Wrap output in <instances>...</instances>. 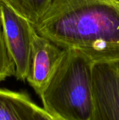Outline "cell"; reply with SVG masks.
Listing matches in <instances>:
<instances>
[{"label":"cell","mask_w":119,"mask_h":120,"mask_svg":"<svg viewBox=\"0 0 119 120\" xmlns=\"http://www.w3.org/2000/svg\"><path fill=\"white\" fill-rule=\"evenodd\" d=\"M15 71V65L8 53L0 23V83L14 76Z\"/></svg>","instance_id":"obj_8"},{"label":"cell","mask_w":119,"mask_h":120,"mask_svg":"<svg viewBox=\"0 0 119 120\" xmlns=\"http://www.w3.org/2000/svg\"><path fill=\"white\" fill-rule=\"evenodd\" d=\"M12 105L20 120H65L36 105L25 92H17Z\"/></svg>","instance_id":"obj_6"},{"label":"cell","mask_w":119,"mask_h":120,"mask_svg":"<svg viewBox=\"0 0 119 120\" xmlns=\"http://www.w3.org/2000/svg\"><path fill=\"white\" fill-rule=\"evenodd\" d=\"M67 51L34 30L26 80L39 96L61 65Z\"/></svg>","instance_id":"obj_5"},{"label":"cell","mask_w":119,"mask_h":120,"mask_svg":"<svg viewBox=\"0 0 119 120\" xmlns=\"http://www.w3.org/2000/svg\"><path fill=\"white\" fill-rule=\"evenodd\" d=\"M17 13L36 25L50 6L53 0H4Z\"/></svg>","instance_id":"obj_7"},{"label":"cell","mask_w":119,"mask_h":120,"mask_svg":"<svg viewBox=\"0 0 119 120\" xmlns=\"http://www.w3.org/2000/svg\"><path fill=\"white\" fill-rule=\"evenodd\" d=\"M0 23L8 53L15 65V77L25 81L27 77L34 26L4 0H0Z\"/></svg>","instance_id":"obj_3"},{"label":"cell","mask_w":119,"mask_h":120,"mask_svg":"<svg viewBox=\"0 0 119 120\" xmlns=\"http://www.w3.org/2000/svg\"><path fill=\"white\" fill-rule=\"evenodd\" d=\"M17 91L0 89V120H20L12 105Z\"/></svg>","instance_id":"obj_9"},{"label":"cell","mask_w":119,"mask_h":120,"mask_svg":"<svg viewBox=\"0 0 119 120\" xmlns=\"http://www.w3.org/2000/svg\"><path fill=\"white\" fill-rule=\"evenodd\" d=\"M93 63L82 52L68 49L39 96L43 108L65 120H91L94 108Z\"/></svg>","instance_id":"obj_2"},{"label":"cell","mask_w":119,"mask_h":120,"mask_svg":"<svg viewBox=\"0 0 119 120\" xmlns=\"http://www.w3.org/2000/svg\"><path fill=\"white\" fill-rule=\"evenodd\" d=\"M34 27L94 63L119 60V0H53Z\"/></svg>","instance_id":"obj_1"},{"label":"cell","mask_w":119,"mask_h":120,"mask_svg":"<svg viewBox=\"0 0 119 120\" xmlns=\"http://www.w3.org/2000/svg\"><path fill=\"white\" fill-rule=\"evenodd\" d=\"M93 91L91 120H119V60L93 63Z\"/></svg>","instance_id":"obj_4"}]
</instances>
